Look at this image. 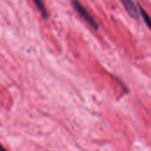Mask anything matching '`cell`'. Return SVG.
Returning <instances> with one entry per match:
<instances>
[{
    "label": "cell",
    "mask_w": 151,
    "mask_h": 151,
    "mask_svg": "<svg viewBox=\"0 0 151 151\" xmlns=\"http://www.w3.org/2000/svg\"><path fill=\"white\" fill-rule=\"evenodd\" d=\"M34 4H35L37 10L40 12L42 17L44 19H49V14H48V12L45 8V5L43 4V2L42 0H33Z\"/></svg>",
    "instance_id": "3957f363"
},
{
    "label": "cell",
    "mask_w": 151,
    "mask_h": 151,
    "mask_svg": "<svg viewBox=\"0 0 151 151\" xmlns=\"http://www.w3.org/2000/svg\"><path fill=\"white\" fill-rule=\"evenodd\" d=\"M0 151H7L5 149H4V147L0 143Z\"/></svg>",
    "instance_id": "5b68a950"
},
{
    "label": "cell",
    "mask_w": 151,
    "mask_h": 151,
    "mask_svg": "<svg viewBox=\"0 0 151 151\" xmlns=\"http://www.w3.org/2000/svg\"><path fill=\"white\" fill-rule=\"evenodd\" d=\"M122 4L124 5L125 10L127 12V13L134 19H138L139 18V12L137 9V6L133 2V0H120Z\"/></svg>",
    "instance_id": "7a4b0ae2"
},
{
    "label": "cell",
    "mask_w": 151,
    "mask_h": 151,
    "mask_svg": "<svg viewBox=\"0 0 151 151\" xmlns=\"http://www.w3.org/2000/svg\"><path fill=\"white\" fill-rule=\"evenodd\" d=\"M140 14H141V16L142 17V19H144V21H145V23H146V25H147V27H150V17L148 16V14H147V12L140 6Z\"/></svg>",
    "instance_id": "277c9868"
},
{
    "label": "cell",
    "mask_w": 151,
    "mask_h": 151,
    "mask_svg": "<svg viewBox=\"0 0 151 151\" xmlns=\"http://www.w3.org/2000/svg\"><path fill=\"white\" fill-rule=\"evenodd\" d=\"M71 4L73 8L75 10V12L79 14V16L85 21L87 22L92 28L97 30L98 29V25L95 19L89 14V12L86 10V8L78 1V0H71Z\"/></svg>",
    "instance_id": "6da1fadb"
}]
</instances>
